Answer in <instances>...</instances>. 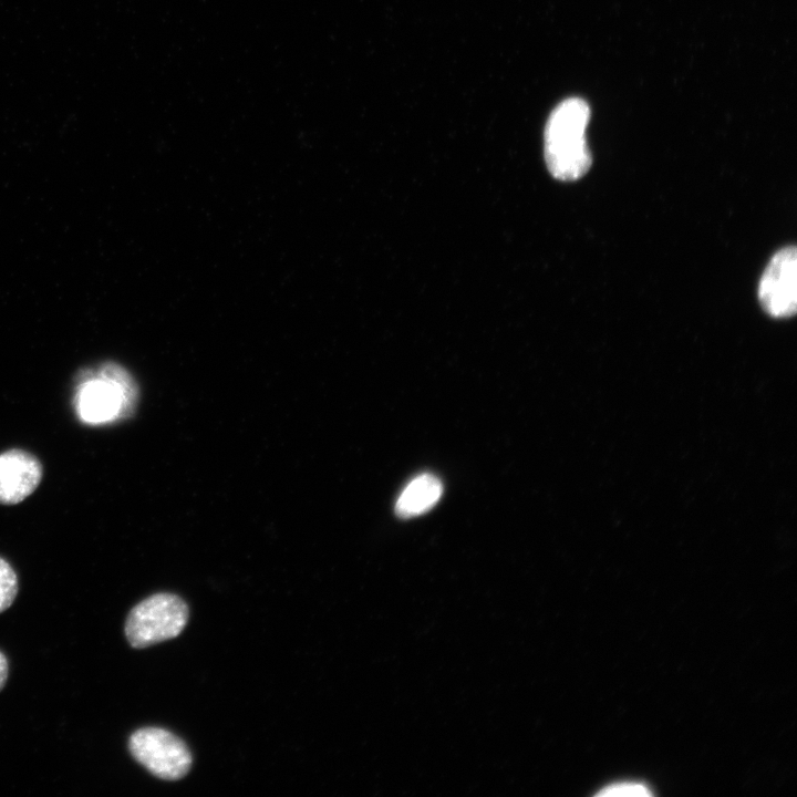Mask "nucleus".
<instances>
[{
  "instance_id": "obj_1",
  "label": "nucleus",
  "mask_w": 797,
  "mask_h": 797,
  "mask_svg": "<svg viewBox=\"0 0 797 797\" xmlns=\"http://www.w3.org/2000/svg\"><path fill=\"white\" fill-rule=\"evenodd\" d=\"M589 120V104L580 97L562 101L549 115L544 134L545 161L556 179L577 180L590 169L592 156L586 139Z\"/></svg>"
},
{
  "instance_id": "obj_2",
  "label": "nucleus",
  "mask_w": 797,
  "mask_h": 797,
  "mask_svg": "<svg viewBox=\"0 0 797 797\" xmlns=\"http://www.w3.org/2000/svg\"><path fill=\"white\" fill-rule=\"evenodd\" d=\"M137 400L138 387L133 376L118 363L105 362L77 374L74 407L85 424L124 420L133 414Z\"/></svg>"
},
{
  "instance_id": "obj_3",
  "label": "nucleus",
  "mask_w": 797,
  "mask_h": 797,
  "mask_svg": "<svg viewBox=\"0 0 797 797\" xmlns=\"http://www.w3.org/2000/svg\"><path fill=\"white\" fill-rule=\"evenodd\" d=\"M188 620V607L178 596L156 593L137 603L128 613L125 635L136 649L177 636Z\"/></svg>"
},
{
  "instance_id": "obj_4",
  "label": "nucleus",
  "mask_w": 797,
  "mask_h": 797,
  "mask_svg": "<svg viewBox=\"0 0 797 797\" xmlns=\"http://www.w3.org/2000/svg\"><path fill=\"white\" fill-rule=\"evenodd\" d=\"M128 749L137 763L164 780L183 778L193 763L186 744L173 733L158 727L135 731L128 739Z\"/></svg>"
},
{
  "instance_id": "obj_5",
  "label": "nucleus",
  "mask_w": 797,
  "mask_h": 797,
  "mask_svg": "<svg viewBox=\"0 0 797 797\" xmlns=\"http://www.w3.org/2000/svg\"><path fill=\"white\" fill-rule=\"evenodd\" d=\"M758 300L773 318H790L797 310V251L795 246L778 250L765 268Z\"/></svg>"
},
{
  "instance_id": "obj_6",
  "label": "nucleus",
  "mask_w": 797,
  "mask_h": 797,
  "mask_svg": "<svg viewBox=\"0 0 797 797\" xmlns=\"http://www.w3.org/2000/svg\"><path fill=\"white\" fill-rule=\"evenodd\" d=\"M43 475L40 460L23 449L0 454V504L14 505L30 496Z\"/></svg>"
},
{
  "instance_id": "obj_7",
  "label": "nucleus",
  "mask_w": 797,
  "mask_h": 797,
  "mask_svg": "<svg viewBox=\"0 0 797 797\" xmlns=\"http://www.w3.org/2000/svg\"><path fill=\"white\" fill-rule=\"evenodd\" d=\"M442 494L443 484L438 477L428 473L418 475L400 494L395 514L401 518L422 515L436 505Z\"/></svg>"
},
{
  "instance_id": "obj_8",
  "label": "nucleus",
  "mask_w": 797,
  "mask_h": 797,
  "mask_svg": "<svg viewBox=\"0 0 797 797\" xmlns=\"http://www.w3.org/2000/svg\"><path fill=\"white\" fill-rule=\"evenodd\" d=\"M18 593V577L10 563L0 557V612L7 610Z\"/></svg>"
},
{
  "instance_id": "obj_9",
  "label": "nucleus",
  "mask_w": 797,
  "mask_h": 797,
  "mask_svg": "<svg viewBox=\"0 0 797 797\" xmlns=\"http://www.w3.org/2000/svg\"><path fill=\"white\" fill-rule=\"evenodd\" d=\"M653 793L649 786L638 782H622L610 784L600 789L596 796L613 797V796H651Z\"/></svg>"
},
{
  "instance_id": "obj_10",
  "label": "nucleus",
  "mask_w": 797,
  "mask_h": 797,
  "mask_svg": "<svg viewBox=\"0 0 797 797\" xmlns=\"http://www.w3.org/2000/svg\"><path fill=\"white\" fill-rule=\"evenodd\" d=\"M8 677V661L2 652H0V691L4 686Z\"/></svg>"
}]
</instances>
